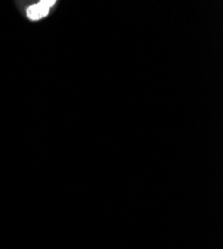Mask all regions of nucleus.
<instances>
[{"label": "nucleus", "instance_id": "obj_1", "mask_svg": "<svg viewBox=\"0 0 223 249\" xmlns=\"http://www.w3.org/2000/svg\"><path fill=\"white\" fill-rule=\"evenodd\" d=\"M55 3L54 0H51V1H46V0H43V1H40L39 3H37L35 5L30 6L27 9V16L31 20H38V19H41L45 17L48 12L49 8Z\"/></svg>", "mask_w": 223, "mask_h": 249}]
</instances>
